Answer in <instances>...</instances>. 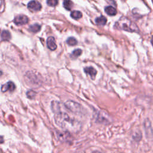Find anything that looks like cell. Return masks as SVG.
<instances>
[{
  "mask_svg": "<svg viewBox=\"0 0 153 153\" xmlns=\"http://www.w3.org/2000/svg\"><path fill=\"white\" fill-rule=\"evenodd\" d=\"M60 105L59 102H52V111L55 112V120L56 125L68 132H76L81 129V123L71 117L68 114L60 109Z\"/></svg>",
  "mask_w": 153,
  "mask_h": 153,
  "instance_id": "obj_1",
  "label": "cell"
},
{
  "mask_svg": "<svg viewBox=\"0 0 153 153\" xmlns=\"http://www.w3.org/2000/svg\"><path fill=\"white\" fill-rule=\"evenodd\" d=\"M114 28L130 32H139V29L135 23L126 16L121 17L115 23Z\"/></svg>",
  "mask_w": 153,
  "mask_h": 153,
  "instance_id": "obj_2",
  "label": "cell"
},
{
  "mask_svg": "<svg viewBox=\"0 0 153 153\" xmlns=\"http://www.w3.org/2000/svg\"><path fill=\"white\" fill-rule=\"evenodd\" d=\"M64 106L66 109H69L70 111H71L73 113L78 114V113L82 112V106L78 103L75 102L74 101H68L66 102H65Z\"/></svg>",
  "mask_w": 153,
  "mask_h": 153,
  "instance_id": "obj_3",
  "label": "cell"
},
{
  "mask_svg": "<svg viewBox=\"0 0 153 153\" xmlns=\"http://www.w3.org/2000/svg\"><path fill=\"white\" fill-rule=\"evenodd\" d=\"M29 22L28 17L25 15H18L15 19L14 22L17 25H23L28 23Z\"/></svg>",
  "mask_w": 153,
  "mask_h": 153,
  "instance_id": "obj_4",
  "label": "cell"
},
{
  "mask_svg": "<svg viewBox=\"0 0 153 153\" xmlns=\"http://www.w3.org/2000/svg\"><path fill=\"white\" fill-rule=\"evenodd\" d=\"M28 8L33 12H38L42 9V5L38 1H32L28 4Z\"/></svg>",
  "mask_w": 153,
  "mask_h": 153,
  "instance_id": "obj_5",
  "label": "cell"
},
{
  "mask_svg": "<svg viewBox=\"0 0 153 153\" xmlns=\"http://www.w3.org/2000/svg\"><path fill=\"white\" fill-rule=\"evenodd\" d=\"M47 47L50 50H55L57 49V45L56 44V41L55 38L53 36H49L47 40Z\"/></svg>",
  "mask_w": 153,
  "mask_h": 153,
  "instance_id": "obj_6",
  "label": "cell"
},
{
  "mask_svg": "<svg viewBox=\"0 0 153 153\" xmlns=\"http://www.w3.org/2000/svg\"><path fill=\"white\" fill-rule=\"evenodd\" d=\"M15 89H16L15 85L13 82H9L7 83L6 84L4 85L3 86H2L1 91L3 92H6L7 91L13 92L15 90Z\"/></svg>",
  "mask_w": 153,
  "mask_h": 153,
  "instance_id": "obj_7",
  "label": "cell"
},
{
  "mask_svg": "<svg viewBox=\"0 0 153 153\" xmlns=\"http://www.w3.org/2000/svg\"><path fill=\"white\" fill-rule=\"evenodd\" d=\"M84 71H85L86 74H89L91 76V78L93 80L95 79V76L96 75V74H97V71H96V70L94 68H93L92 66L86 67V68H85L84 69Z\"/></svg>",
  "mask_w": 153,
  "mask_h": 153,
  "instance_id": "obj_8",
  "label": "cell"
},
{
  "mask_svg": "<svg viewBox=\"0 0 153 153\" xmlns=\"http://www.w3.org/2000/svg\"><path fill=\"white\" fill-rule=\"evenodd\" d=\"M105 12L106 13L107 15H108L109 16H115L117 13V10L112 6L106 7L105 8Z\"/></svg>",
  "mask_w": 153,
  "mask_h": 153,
  "instance_id": "obj_9",
  "label": "cell"
},
{
  "mask_svg": "<svg viewBox=\"0 0 153 153\" xmlns=\"http://www.w3.org/2000/svg\"><path fill=\"white\" fill-rule=\"evenodd\" d=\"M107 20L106 18L103 16H101L99 17H97L95 20V22L97 25H101V26H103L106 23Z\"/></svg>",
  "mask_w": 153,
  "mask_h": 153,
  "instance_id": "obj_10",
  "label": "cell"
},
{
  "mask_svg": "<svg viewBox=\"0 0 153 153\" xmlns=\"http://www.w3.org/2000/svg\"><path fill=\"white\" fill-rule=\"evenodd\" d=\"M40 29H41V25H40L38 23L34 24L32 25L29 26V31L32 32H34V33L38 32V31H40Z\"/></svg>",
  "mask_w": 153,
  "mask_h": 153,
  "instance_id": "obj_11",
  "label": "cell"
},
{
  "mask_svg": "<svg viewBox=\"0 0 153 153\" xmlns=\"http://www.w3.org/2000/svg\"><path fill=\"white\" fill-rule=\"evenodd\" d=\"M1 38L4 41H7L10 40L11 38V34L9 31L4 30L3 31L1 34Z\"/></svg>",
  "mask_w": 153,
  "mask_h": 153,
  "instance_id": "obj_12",
  "label": "cell"
},
{
  "mask_svg": "<svg viewBox=\"0 0 153 153\" xmlns=\"http://www.w3.org/2000/svg\"><path fill=\"white\" fill-rule=\"evenodd\" d=\"M71 16L73 19H79L82 17V13L80 11H73L71 13Z\"/></svg>",
  "mask_w": 153,
  "mask_h": 153,
  "instance_id": "obj_13",
  "label": "cell"
},
{
  "mask_svg": "<svg viewBox=\"0 0 153 153\" xmlns=\"http://www.w3.org/2000/svg\"><path fill=\"white\" fill-rule=\"evenodd\" d=\"M82 53V50L81 49H76L74 50L71 55V58L72 59H76L79 57Z\"/></svg>",
  "mask_w": 153,
  "mask_h": 153,
  "instance_id": "obj_14",
  "label": "cell"
},
{
  "mask_svg": "<svg viewBox=\"0 0 153 153\" xmlns=\"http://www.w3.org/2000/svg\"><path fill=\"white\" fill-rule=\"evenodd\" d=\"M66 43L69 46H75L77 44V40L74 37H69L66 40Z\"/></svg>",
  "mask_w": 153,
  "mask_h": 153,
  "instance_id": "obj_15",
  "label": "cell"
},
{
  "mask_svg": "<svg viewBox=\"0 0 153 153\" xmlns=\"http://www.w3.org/2000/svg\"><path fill=\"white\" fill-rule=\"evenodd\" d=\"M73 6V3L71 1H65L63 2V7L67 10H71Z\"/></svg>",
  "mask_w": 153,
  "mask_h": 153,
  "instance_id": "obj_16",
  "label": "cell"
},
{
  "mask_svg": "<svg viewBox=\"0 0 153 153\" xmlns=\"http://www.w3.org/2000/svg\"><path fill=\"white\" fill-rule=\"evenodd\" d=\"M47 4L50 7H55L58 4V1H56V0H48L47 1Z\"/></svg>",
  "mask_w": 153,
  "mask_h": 153,
  "instance_id": "obj_17",
  "label": "cell"
},
{
  "mask_svg": "<svg viewBox=\"0 0 153 153\" xmlns=\"http://www.w3.org/2000/svg\"><path fill=\"white\" fill-rule=\"evenodd\" d=\"M26 95H27L28 98H29V99H33L36 95V92H35L33 90H29L26 93Z\"/></svg>",
  "mask_w": 153,
  "mask_h": 153,
  "instance_id": "obj_18",
  "label": "cell"
},
{
  "mask_svg": "<svg viewBox=\"0 0 153 153\" xmlns=\"http://www.w3.org/2000/svg\"><path fill=\"white\" fill-rule=\"evenodd\" d=\"M3 138L2 136H0V143H3Z\"/></svg>",
  "mask_w": 153,
  "mask_h": 153,
  "instance_id": "obj_19",
  "label": "cell"
},
{
  "mask_svg": "<svg viewBox=\"0 0 153 153\" xmlns=\"http://www.w3.org/2000/svg\"><path fill=\"white\" fill-rule=\"evenodd\" d=\"M2 3H3V1H0V6H1V5Z\"/></svg>",
  "mask_w": 153,
  "mask_h": 153,
  "instance_id": "obj_20",
  "label": "cell"
},
{
  "mask_svg": "<svg viewBox=\"0 0 153 153\" xmlns=\"http://www.w3.org/2000/svg\"><path fill=\"white\" fill-rule=\"evenodd\" d=\"M2 75V72L1 71H0V76H1Z\"/></svg>",
  "mask_w": 153,
  "mask_h": 153,
  "instance_id": "obj_21",
  "label": "cell"
},
{
  "mask_svg": "<svg viewBox=\"0 0 153 153\" xmlns=\"http://www.w3.org/2000/svg\"><path fill=\"white\" fill-rule=\"evenodd\" d=\"M0 32H1V29H0Z\"/></svg>",
  "mask_w": 153,
  "mask_h": 153,
  "instance_id": "obj_22",
  "label": "cell"
}]
</instances>
